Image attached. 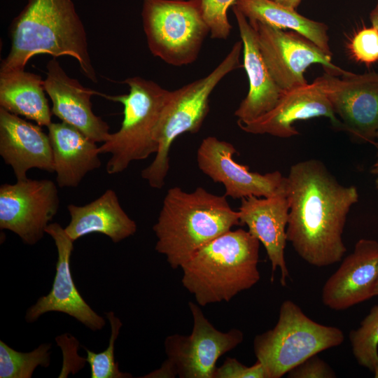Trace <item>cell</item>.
Masks as SVG:
<instances>
[{
	"mask_svg": "<svg viewBox=\"0 0 378 378\" xmlns=\"http://www.w3.org/2000/svg\"><path fill=\"white\" fill-rule=\"evenodd\" d=\"M249 22L256 31L261 54L272 76L284 91L307 84L304 74L313 64L322 65L326 72L336 76L347 72L332 62V55L301 34L260 22Z\"/></svg>",
	"mask_w": 378,
	"mask_h": 378,
	"instance_id": "10",
	"label": "cell"
},
{
	"mask_svg": "<svg viewBox=\"0 0 378 378\" xmlns=\"http://www.w3.org/2000/svg\"><path fill=\"white\" fill-rule=\"evenodd\" d=\"M344 339L340 328L316 323L295 302L285 300L275 326L255 337L253 350L268 378H280L308 358L340 345Z\"/></svg>",
	"mask_w": 378,
	"mask_h": 378,
	"instance_id": "7",
	"label": "cell"
},
{
	"mask_svg": "<svg viewBox=\"0 0 378 378\" xmlns=\"http://www.w3.org/2000/svg\"><path fill=\"white\" fill-rule=\"evenodd\" d=\"M47 127L58 186L77 187L88 172L101 166L97 142L62 121Z\"/></svg>",
	"mask_w": 378,
	"mask_h": 378,
	"instance_id": "21",
	"label": "cell"
},
{
	"mask_svg": "<svg viewBox=\"0 0 378 378\" xmlns=\"http://www.w3.org/2000/svg\"><path fill=\"white\" fill-rule=\"evenodd\" d=\"M259 248L260 241L248 230H230L181 267L182 284L200 306L229 302L260 280Z\"/></svg>",
	"mask_w": 378,
	"mask_h": 378,
	"instance_id": "4",
	"label": "cell"
},
{
	"mask_svg": "<svg viewBox=\"0 0 378 378\" xmlns=\"http://www.w3.org/2000/svg\"><path fill=\"white\" fill-rule=\"evenodd\" d=\"M11 47L0 72L24 70L34 55H67L83 74L97 82L88 51L87 34L72 0H28L9 27Z\"/></svg>",
	"mask_w": 378,
	"mask_h": 378,
	"instance_id": "2",
	"label": "cell"
},
{
	"mask_svg": "<svg viewBox=\"0 0 378 378\" xmlns=\"http://www.w3.org/2000/svg\"><path fill=\"white\" fill-rule=\"evenodd\" d=\"M232 6L237 8L248 21L260 22L276 28L294 31L332 55L328 27L323 22L307 18L295 9L272 0H235Z\"/></svg>",
	"mask_w": 378,
	"mask_h": 378,
	"instance_id": "24",
	"label": "cell"
},
{
	"mask_svg": "<svg viewBox=\"0 0 378 378\" xmlns=\"http://www.w3.org/2000/svg\"><path fill=\"white\" fill-rule=\"evenodd\" d=\"M243 43V66L248 78V91L234 112L239 122L251 121L272 110L284 90L275 82L261 54L257 33L248 19L234 6Z\"/></svg>",
	"mask_w": 378,
	"mask_h": 378,
	"instance_id": "20",
	"label": "cell"
},
{
	"mask_svg": "<svg viewBox=\"0 0 378 378\" xmlns=\"http://www.w3.org/2000/svg\"><path fill=\"white\" fill-rule=\"evenodd\" d=\"M238 212L240 224L246 225L248 232L265 248L272 265L271 281L274 280V272L279 268L280 283L282 286H286V279L289 277L284 256L289 216L286 178L284 186L273 195L241 199Z\"/></svg>",
	"mask_w": 378,
	"mask_h": 378,
	"instance_id": "16",
	"label": "cell"
},
{
	"mask_svg": "<svg viewBox=\"0 0 378 378\" xmlns=\"http://www.w3.org/2000/svg\"><path fill=\"white\" fill-rule=\"evenodd\" d=\"M67 209L70 221L64 230L74 241L97 232L118 243L134 234L137 230L136 222L124 211L112 189H107L87 204H70Z\"/></svg>",
	"mask_w": 378,
	"mask_h": 378,
	"instance_id": "22",
	"label": "cell"
},
{
	"mask_svg": "<svg viewBox=\"0 0 378 378\" xmlns=\"http://www.w3.org/2000/svg\"><path fill=\"white\" fill-rule=\"evenodd\" d=\"M122 83L130 88L127 94L104 95L124 106L120 128L99 146L100 154H111L106 165L108 174L121 173L132 162L157 153L155 130L171 94V91L155 82L140 76L128 78Z\"/></svg>",
	"mask_w": 378,
	"mask_h": 378,
	"instance_id": "6",
	"label": "cell"
},
{
	"mask_svg": "<svg viewBox=\"0 0 378 378\" xmlns=\"http://www.w3.org/2000/svg\"><path fill=\"white\" fill-rule=\"evenodd\" d=\"M242 50L241 40L237 41L211 73L171 91L155 130L158 151L153 161L141 173L151 188L161 189L165 183L169 169V150L174 140L184 133L195 134L200 130L209 111L213 90L226 75L244 66L239 62Z\"/></svg>",
	"mask_w": 378,
	"mask_h": 378,
	"instance_id": "5",
	"label": "cell"
},
{
	"mask_svg": "<svg viewBox=\"0 0 378 378\" xmlns=\"http://www.w3.org/2000/svg\"><path fill=\"white\" fill-rule=\"evenodd\" d=\"M353 57L370 65L378 61V29L372 26L360 29L349 44Z\"/></svg>",
	"mask_w": 378,
	"mask_h": 378,
	"instance_id": "29",
	"label": "cell"
},
{
	"mask_svg": "<svg viewBox=\"0 0 378 378\" xmlns=\"http://www.w3.org/2000/svg\"><path fill=\"white\" fill-rule=\"evenodd\" d=\"M328 97L343 130L353 137L373 142L378 130V73L322 76Z\"/></svg>",
	"mask_w": 378,
	"mask_h": 378,
	"instance_id": "12",
	"label": "cell"
},
{
	"mask_svg": "<svg viewBox=\"0 0 378 378\" xmlns=\"http://www.w3.org/2000/svg\"><path fill=\"white\" fill-rule=\"evenodd\" d=\"M188 306L193 321L190 335L167 336L164 342L167 359L160 368L141 377L214 378L218 358L242 342L240 330L221 332L197 304L189 302Z\"/></svg>",
	"mask_w": 378,
	"mask_h": 378,
	"instance_id": "9",
	"label": "cell"
},
{
	"mask_svg": "<svg viewBox=\"0 0 378 378\" xmlns=\"http://www.w3.org/2000/svg\"><path fill=\"white\" fill-rule=\"evenodd\" d=\"M111 326V335L107 348L103 351L96 353L84 348L86 361L90 368L91 378H130L132 375L119 370L118 363L115 360V344L122 323L114 312L105 313Z\"/></svg>",
	"mask_w": 378,
	"mask_h": 378,
	"instance_id": "27",
	"label": "cell"
},
{
	"mask_svg": "<svg viewBox=\"0 0 378 378\" xmlns=\"http://www.w3.org/2000/svg\"><path fill=\"white\" fill-rule=\"evenodd\" d=\"M349 340L358 364L372 372L378 361V305L372 307L359 328L350 332Z\"/></svg>",
	"mask_w": 378,
	"mask_h": 378,
	"instance_id": "26",
	"label": "cell"
},
{
	"mask_svg": "<svg viewBox=\"0 0 378 378\" xmlns=\"http://www.w3.org/2000/svg\"><path fill=\"white\" fill-rule=\"evenodd\" d=\"M59 207L58 190L51 180L27 178L0 186V228L26 244L34 245L43 237Z\"/></svg>",
	"mask_w": 378,
	"mask_h": 378,
	"instance_id": "11",
	"label": "cell"
},
{
	"mask_svg": "<svg viewBox=\"0 0 378 378\" xmlns=\"http://www.w3.org/2000/svg\"><path fill=\"white\" fill-rule=\"evenodd\" d=\"M0 155L10 166L17 181L27 177L28 170L54 172L52 150L48 134L41 126L29 122L0 107Z\"/></svg>",
	"mask_w": 378,
	"mask_h": 378,
	"instance_id": "19",
	"label": "cell"
},
{
	"mask_svg": "<svg viewBox=\"0 0 378 378\" xmlns=\"http://www.w3.org/2000/svg\"><path fill=\"white\" fill-rule=\"evenodd\" d=\"M45 91L39 75L24 69L0 72V107L41 127L52 122Z\"/></svg>",
	"mask_w": 378,
	"mask_h": 378,
	"instance_id": "23",
	"label": "cell"
},
{
	"mask_svg": "<svg viewBox=\"0 0 378 378\" xmlns=\"http://www.w3.org/2000/svg\"><path fill=\"white\" fill-rule=\"evenodd\" d=\"M318 117L329 118L336 128L343 130L328 97L321 76L312 83L285 90L272 110L251 121H237V124L247 133L289 138L299 134L293 127L295 122Z\"/></svg>",
	"mask_w": 378,
	"mask_h": 378,
	"instance_id": "14",
	"label": "cell"
},
{
	"mask_svg": "<svg viewBox=\"0 0 378 378\" xmlns=\"http://www.w3.org/2000/svg\"><path fill=\"white\" fill-rule=\"evenodd\" d=\"M200 1L211 37L216 39H227L232 29L227 18V10L233 6L235 0Z\"/></svg>",
	"mask_w": 378,
	"mask_h": 378,
	"instance_id": "28",
	"label": "cell"
},
{
	"mask_svg": "<svg viewBox=\"0 0 378 378\" xmlns=\"http://www.w3.org/2000/svg\"><path fill=\"white\" fill-rule=\"evenodd\" d=\"M237 153L232 144L211 136L202 141L197 151L198 168L214 182L224 186L226 197L240 200L270 197L284 186L286 177L280 172L263 174L251 172L248 167L234 160Z\"/></svg>",
	"mask_w": 378,
	"mask_h": 378,
	"instance_id": "13",
	"label": "cell"
},
{
	"mask_svg": "<svg viewBox=\"0 0 378 378\" xmlns=\"http://www.w3.org/2000/svg\"><path fill=\"white\" fill-rule=\"evenodd\" d=\"M378 295V281L375 288V296Z\"/></svg>",
	"mask_w": 378,
	"mask_h": 378,
	"instance_id": "36",
	"label": "cell"
},
{
	"mask_svg": "<svg viewBox=\"0 0 378 378\" xmlns=\"http://www.w3.org/2000/svg\"><path fill=\"white\" fill-rule=\"evenodd\" d=\"M276 3L286 6L293 9L298 7L302 0H272Z\"/></svg>",
	"mask_w": 378,
	"mask_h": 378,
	"instance_id": "33",
	"label": "cell"
},
{
	"mask_svg": "<svg viewBox=\"0 0 378 378\" xmlns=\"http://www.w3.org/2000/svg\"><path fill=\"white\" fill-rule=\"evenodd\" d=\"M375 139L376 141L374 144L377 148V160L371 169V174L375 177V186L377 190H378V130L376 134Z\"/></svg>",
	"mask_w": 378,
	"mask_h": 378,
	"instance_id": "32",
	"label": "cell"
},
{
	"mask_svg": "<svg viewBox=\"0 0 378 378\" xmlns=\"http://www.w3.org/2000/svg\"><path fill=\"white\" fill-rule=\"evenodd\" d=\"M214 378H268L263 365L256 361L248 367L236 358H227L223 365L216 368Z\"/></svg>",
	"mask_w": 378,
	"mask_h": 378,
	"instance_id": "30",
	"label": "cell"
},
{
	"mask_svg": "<svg viewBox=\"0 0 378 378\" xmlns=\"http://www.w3.org/2000/svg\"><path fill=\"white\" fill-rule=\"evenodd\" d=\"M372 372H374V377L375 378H378V361L377 362L376 365H374Z\"/></svg>",
	"mask_w": 378,
	"mask_h": 378,
	"instance_id": "35",
	"label": "cell"
},
{
	"mask_svg": "<svg viewBox=\"0 0 378 378\" xmlns=\"http://www.w3.org/2000/svg\"><path fill=\"white\" fill-rule=\"evenodd\" d=\"M46 69L44 88L52 104V113L93 141H106L111 134L110 127L94 113L90 102L94 94H103L69 77L55 57L48 62Z\"/></svg>",
	"mask_w": 378,
	"mask_h": 378,
	"instance_id": "18",
	"label": "cell"
},
{
	"mask_svg": "<svg viewBox=\"0 0 378 378\" xmlns=\"http://www.w3.org/2000/svg\"><path fill=\"white\" fill-rule=\"evenodd\" d=\"M239 225V212L231 208L225 195L202 187L190 192L173 187L167 190L153 226L155 249L172 268H181L202 246Z\"/></svg>",
	"mask_w": 378,
	"mask_h": 378,
	"instance_id": "3",
	"label": "cell"
},
{
	"mask_svg": "<svg viewBox=\"0 0 378 378\" xmlns=\"http://www.w3.org/2000/svg\"><path fill=\"white\" fill-rule=\"evenodd\" d=\"M50 344L44 343L24 353L0 340V378H31L38 366L50 365Z\"/></svg>",
	"mask_w": 378,
	"mask_h": 378,
	"instance_id": "25",
	"label": "cell"
},
{
	"mask_svg": "<svg viewBox=\"0 0 378 378\" xmlns=\"http://www.w3.org/2000/svg\"><path fill=\"white\" fill-rule=\"evenodd\" d=\"M46 232L57 248L56 272L51 290L27 309L25 321L33 323L46 313L57 312L76 318L92 331L101 330L106 325L105 319L85 301L72 277L70 261L74 241L57 223H50Z\"/></svg>",
	"mask_w": 378,
	"mask_h": 378,
	"instance_id": "15",
	"label": "cell"
},
{
	"mask_svg": "<svg viewBox=\"0 0 378 378\" xmlns=\"http://www.w3.org/2000/svg\"><path fill=\"white\" fill-rule=\"evenodd\" d=\"M335 373L323 360L314 355L287 373L289 378H333Z\"/></svg>",
	"mask_w": 378,
	"mask_h": 378,
	"instance_id": "31",
	"label": "cell"
},
{
	"mask_svg": "<svg viewBox=\"0 0 378 378\" xmlns=\"http://www.w3.org/2000/svg\"><path fill=\"white\" fill-rule=\"evenodd\" d=\"M286 178L289 216L287 239L307 263L324 267L340 262L346 251L343 231L358 201L354 186H344L320 160L293 164Z\"/></svg>",
	"mask_w": 378,
	"mask_h": 378,
	"instance_id": "1",
	"label": "cell"
},
{
	"mask_svg": "<svg viewBox=\"0 0 378 378\" xmlns=\"http://www.w3.org/2000/svg\"><path fill=\"white\" fill-rule=\"evenodd\" d=\"M370 20L372 26L376 27L378 29V1L376 6L370 13Z\"/></svg>",
	"mask_w": 378,
	"mask_h": 378,
	"instance_id": "34",
	"label": "cell"
},
{
	"mask_svg": "<svg viewBox=\"0 0 378 378\" xmlns=\"http://www.w3.org/2000/svg\"><path fill=\"white\" fill-rule=\"evenodd\" d=\"M377 281L378 241L361 239L325 283L323 302L332 309H348L375 296Z\"/></svg>",
	"mask_w": 378,
	"mask_h": 378,
	"instance_id": "17",
	"label": "cell"
},
{
	"mask_svg": "<svg viewBox=\"0 0 378 378\" xmlns=\"http://www.w3.org/2000/svg\"><path fill=\"white\" fill-rule=\"evenodd\" d=\"M141 17L150 52L172 66L194 62L210 31L200 0H144Z\"/></svg>",
	"mask_w": 378,
	"mask_h": 378,
	"instance_id": "8",
	"label": "cell"
}]
</instances>
